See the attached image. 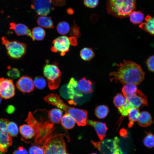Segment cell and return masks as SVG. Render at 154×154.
Returning a JSON list of instances; mask_svg holds the SVG:
<instances>
[{
    "mask_svg": "<svg viewBox=\"0 0 154 154\" xmlns=\"http://www.w3.org/2000/svg\"><path fill=\"white\" fill-rule=\"evenodd\" d=\"M77 43V40L75 37L61 36L53 40L51 50L53 52L59 53L60 55L63 56L69 51L70 45L76 46Z\"/></svg>",
    "mask_w": 154,
    "mask_h": 154,
    "instance_id": "obj_8",
    "label": "cell"
},
{
    "mask_svg": "<svg viewBox=\"0 0 154 154\" xmlns=\"http://www.w3.org/2000/svg\"><path fill=\"white\" fill-rule=\"evenodd\" d=\"M7 129L11 137H16L18 135V127L15 122L9 121L7 126Z\"/></svg>",
    "mask_w": 154,
    "mask_h": 154,
    "instance_id": "obj_34",
    "label": "cell"
},
{
    "mask_svg": "<svg viewBox=\"0 0 154 154\" xmlns=\"http://www.w3.org/2000/svg\"><path fill=\"white\" fill-rule=\"evenodd\" d=\"M33 145L29 149V154H44V150L42 147Z\"/></svg>",
    "mask_w": 154,
    "mask_h": 154,
    "instance_id": "obj_38",
    "label": "cell"
},
{
    "mask_svg": "<svg viewBox=\"0 0 154 154\" xmlns=\"http://www.w3.org/2000/svg\"><path fill=\"white\" fill-rule=\"evenodd\" d=\"M126 98L121 93H118L114 98L113 102L115 106L119 108L122 106L125 103Z\"/></svg>",
    "mask_w": 154,
    "mask_h": 154,
    "instance_id": "obj_35",
    "label": "cell"
},
{
    "mask_svg": "<svg viewBox=\"0 0 154 154\" xmlns=\"http://www.w3.org/2000/svg\"><path fill=\"white\" fill-rule=\"evenodd\" d=\"M32 35L35 39L37 40H41L44 38L46 32L44 30L40 27H35L32 30Z\"/></svg>",
    "mask_w": 154,
    "mask_h": 154,
    "instance_id": "obj_30",
    "label": "cell"
},
{
    "mask_svg": "<svg viewBox=\"0 0 154 154\" xmlns=\"http://www.w3.org/2000/svg\"><path fill=\"white\" fill-rule=\"evenodd\" d=\"M8 70L7 75L9 78L12 79H15L20 77V72L17 68H11L10 66H8Z\"/></svg>",
    "mask_w": 154,
    "mask_h": 154,
    "instance_id": "obj_37",
    "label": "cell"
},
{
    "mask_svg": "<svg viewBox=\"0 0 154 154\" xmlns=\"http://www.w3.org/2000/svg\"><path fill=\"white\" fill-rule=\"evenodd\" d=\"M129 16L131 22L134 24H141L144 19L143 13L140 11H133Z\"/></svg>",
    "mask_w": 154,
    "mask_h": 154,
    "instance_id": "obj_25",
    "label": "cell"
},
{
    "mask_svg": "<svg viewBox=\"0 0 154 154\" xmlns=\"http://www.w3.org/2000/svg\"><path fill=\"white\" fill-rule=\"evenodd\" d=\"M146 135L143 140L144 145L149 149L154 147V135L150 132H146Z\"/></svg>",
    "mask_w": 154,
    "mask_h": 154,
    "instance_id": "obj_32",
    "label": "cell"
},
{
    "mask_svg": "<svg viewBox=\"0 0 154 154\" xmlns=\"http://www.w3.org/2000/svg\"><path fill=\"white\" fill-rule=\"evenodd\" d=\"M92 82L85 78H83L78 82V87L79 90L85 94H89L93 90Z\"/></svg>",
    "mask_w": 154,
    "mask_h": 154,
    "instance_id": "obj_20",
    "label": "cell"
},
{
    "mask_svg": "<svg viewBox=\"0 0 154 154\" xmlns=\"http://www.w3.org/2000/svg\"><path fill=\"white\" fill-rule=\"evenodd\" d=\"M134 108L132 104L126 98V101L124 104L121 107L118 108V111L123 116H127L130 110Z\"/></svg>",
    "mask_w": 154,
    "mask_h": 154,
    "instance_id": "obj_33",
    "label": "cell"
},
{
    "mask_svg": "<svg viewBox=\"0 0 154 154\" xmlns=\"http://www.w3.org/2000/svg\"><path fill=\"white\" fill-rule=\"evenodd\" d=\"M63 112L58 108H53L48 112L49 121L53 123L58 124L62 117Z\"/></svg>",
    "mask_w": 154,
    "mask_h": 154,
    "instance_id": "obj_21",
    "label": "cell"
},
{
    "mask_svg": "<svg viewBox=\"0 0 154 154\" xmlns=\"http://www.w3.org/2000/svg\"><path fill=\"white\" fill-rule=\"evenodd\" d=\"M92 144L100 152L101 154H114L115 142L114 139H106L101 141L94 142L92 141Z\"/></svg>",
    "mask_w": 154,
    "mask_h": 154,
    "instance_id": "obj_12",
    "label": "cell"
},
{
    "mask_svg": "<svg viewBox=\"0 0 154 154\" xmlns=\"http://www.w3.org/2000/svg\"><path fill=\"white\" fill-rule=\"evenodd\" d=\"M56 30L58 33L62 35H65L68 33L70 31V27L69 24L65 21H61L57 25Z\"/></svg>",
    "mask_w": 154,
    "mask_h": 154,
    "instance_id": "obj_31",
    "label": "cell"
},
{
    "mask_svg": "<svg viewBox=\"0 0 154 154\" xmlns=\"http://www.w3.org/2000/svg\"><path fill=\"white\" fill-rule=\"evenodd\" d=\"M15 93V87L12 80L0 78V96L5 99H9L13 97Z\"/></svg>",
    "mask_w": 154,
    "mask_h": 154,
    "instance_id": "obj_11",
    "label": "cell"
},
{
    "mask_svg": "<svg viewBox=\"0 0 154 154\" xmlns=\"http://www.w3.org/2000/svg\"><path fill=\"white\" fill-rule=\"evenodd\" d=\"M3 153L0 151V154H2Z\"/></svg>",
    "mask_w": 154,
    "mask_h": 154,
    "instance_id": "obj_51",
    "label": "cell"
},
{
    "mask_svg": "<svg viewBox=\"0 0 154 154\" xmlns=\"http://www.w3.org/2000/svg\"><path fill=\"white\" fill-rule=\"evenodd\" d=\"M146 63L149 70L154 72V55L150 56Z\"/></svg>",
    "mask_w": 154,
    "mask_h": 154,
    "instance_id": "obj_41",
    "label": "cell"
},
{
    "mask_svg": "<svg viewBox=\"0 0 154 154\" xmlns=\"http://www.w3.org/2000/svg\"><path fill=\"white\" fill-rule=\"evenodd\" d=\"M37 23L39 26L46 29H52L54 27L53 21L49 17L40 16L37 19Z\"/></svg>",
    "mask_w": 154,
    "mask_h": 154,
    "instance_id": "obj_22",
    "label": "cell"
},
{
    "mask_svg": "<svg viewBox=\"0 0 154 154\" xmlns=\"http://www.w3.org/2000/svg\"><path fill=\"white\" fill-rule=\"evenodd\" d=\"M25 121L33 129L35 133V144L43 143L45 141L52 135L54 129V123L49 121L42 123L38 121L31 112L28 113Z\"/></svg>",
    "mask_w": 154,
    "mask_h": 154,
    "instance_id": "obj_3",
    "label": "cell"
},
{
    "mask_svg": "<svg viewBox=\"0 0 154 154\" xmlns=\"http://www.w3.org/2000/svg\"><path fill=\"white\" fill-rule=\"evenodd\" d=\"M69 99L76 100L83 96V94L78 87V82L74 78H71L67 84Z\"/></svg>",
    "mask_w": 154,
    "mask_h": 154,
    "instance_id": "obj_15",
    "label": "cell"
},
{
    "mask_svg": "<svg viewBox=\"0 0 154 154\" xmlns=\"http://www.w3.org/2000/svg\"><path fill=\"white\" fill-rule=\"evenodd\" d=\"M116 71L110 73L111 81L119 82L123 84L131 83L139 84L144 79L145 72L141 66L131 61H125L116 65Z\"/></svg>",
    "mask_w": 154,
    "mask_h": 154,
    "instance_id": "obj_1",
    "label": "cell"
},
{
    "mask_svg": "<svg viewBox=\"0 0 154 154\" xmlns=\"http://www.w3.org/2000/svg\"><path fill=\"white\" fill-rule=\"evenodd\" d=\"M139 110L138 108H133L129 110V122L128 127L129 128L132 127L134 123L137 121L140 115Z\"/></svg>",
    "mask_w": 154,
    "mask_h": 154,
    "instance_id": "obj_27",
    "label": "cell"
},
{
    "mask_svg": "<svg viewBox=\"0 0 154 154\" xmlns=\"http://www.w3.org/2000/svg\"><path fill=\"white\" fill-rule=\"evenodd\" d=\"M52 4L55 6L61 7L66 5V0H51Z\"/></svg>",
    "mask_w": 154,
    "mask_h": 154,
    "instance_id": "obj_44",
    "label": "cell"
},
{
    "mask_svg": "<svg viewBox=\"0 0 154 154\" xmlns=\"http://www.w3.org/2000/svg\"><path fill=\"white\" fill-rule=\"evenodd\" d=\"M9 26V28L14 31L17 36L27 35L30 37L33 41H35V39L32 35V32L25 25L12 22L10 23Z\"/></svg>",
    "mask_w": 154,
    "mask_h": 154,
    "instance_id": "obj_16",
    "label": "cell"
},
{
    "mask_svg": "<svg viewBox=\"0 0 154 154\" xmlns=\"http://www.w3.org/2000/svg\"><path fill=\"white\" fill-rule=\"evenodd\" d=\"M34 86L39 89H42L46 87V82L44 78L40 76H37L34 80Z\"/></svg>",
    "mask_w": 154,
    "mask_h": 154,
    "instance_id": "obj_36",
    "label": "cell"
},
{
    "mask_svg": "<svg viewBox=\"0 0 154 154\" xmlns=\"http://www.w3.org/2000/svg\"><path fill=\"white\" fill-rule=\"evenodd\" d=\"M16 86L18 89L24 93H29L34 89V85L33 79L26 76H23L17 82Z\"/></svg>",
    "mask_w": 154,
    "mask_h": 154,
    "instance_id": "obj_14",
    "label": "cell"
},
{
    "mask_svg": "<svg viewBox=\"0 0 154 154\" xmlns=\"http://www.w3.org/2000/svg\"><path fill=\"white\" fill-rule=\"evenodd\" d=\"M51 0H32L31 8L37 15L46 16L52 10Z\"/></svg>",
    "mask_w": 154,
    "mask_h": 154,
    "instance_id": "obj_10",
    "label": "cell"
},
{
    "mask_svg": "<svg viewBox=\"0 0 154 154\" xmlns=\"http://www.w3.org/2000/svg\"><path fill=\"white\" fill-rule=\"evenodd\" d=\"M60 93L61 96L66 99H69L68 92L67 84L62 85L60 90Z\"/></svg>",
    "mask_w": 154,
    "mask_h": 154,
    "instance_id": "obj_42",
    "label": "cell"
},
{
    "mask_svg": "<svg viewBox=\"0 0 154 154\" xmlns=\"http://www.w3.org/2000/svg\"><path fill=\"white\" fill-rule=\"evenodd\" d=\"M109 112L108 106L105 105H101L97 106L95 110V114L96 116L99 119L105 118Z\"/></svg>",
    "mask_w": 154,
    "mask_h": 154,
    "instance_id": "obj_28",
    "label": "cell"
},
{
    "mask_svg": "<svg viewBox=\"0 0 154 154\" xmlns=\"http://www.w3.org/2000/svg\"><path fill=\"white\" fill-rule=\"evenodd\" d=\"M94 53L93 50L90 48L85 47L82 48L80 52L81 58L86 61H90L94 56Z\"/></svg>",
    "mask_w": 154,
    "mask_h": 154,
    "instance_id": "obj_29",
    "label": "cell"
},
{
    "mask_svg": "<svg viewBox=\"0 0 154 154\" xmlns=\"http://www.w3.org/2000/svg\"><path fill=\"white\" fill-rule=\"evenodd\" d=\"M12 154H28V153L25 148L20 146L15 150Z\"/></svg>",
    "mask_w": 154,
    "mask_h": 154,
    "instance_id": "obj_45",
    "label": "cell"
},
{
    "mask_svg": "<svg viewBox=\"0 0 154 154\" xmlns=\"http://www.w3.org/2000/svg\"><path fill=\"white\" fill-rule=\"evenodd\" d=\"M44 154H69L62 134L52 135L45 141Z\"/></svg>",
    "mask_w": 154,
    "mask_h": 154,
    "instance_id": "obj_5",
    "label": "cell"
},
{
    "mask_svg": "<svg viewBox=\"0 0 154 154\" xmlns=\"http://www.w3.org/2000/svg\"><path fill=\"white\" fill-rule=\"evenodd\" d=\"M135 0H108L106 9L108 13L122 18L129 16L136 7Z\"/></svg>",
    "mask_w": 154,
    "mask_h": 154,
    "instance_id": "obj_4",
    "label": "cell"
},
{
    "mask_svg": "<svg viewBox=\"0 0 154 154\" xmlns=\"http://www.w3.org/2000/svg\"><path fill=\"white\" fill-rule=\"evenodd\" d=\"M99 3L98 0H84V3L86 7L89 8L96 7Z\"/></svg>",
    "mask_w": 154,
    "mask_h": 154,
    "instance_id": "obj_40",
    "label": "cell"
},
{
    "mask_svg": "<svg viewBox=\"0 0 154 154\" xmlns=\"http://www.w3.org/2000/svg\"><path fill=\"white\" fill-rule=\"evenodd\" d=\"M45 101L61 109L69 114L79 126H84L87 123V112L84 109L69 106L65 103L57 94L51 93L46 96Z\"/></svg>",
    "mask_w": 154,
    "mask_h": 154,
    "instance_id": "obj_2",
    "label": "cell"
},
{
    "mask_svg": "<svg viewBox=\"0 0 154 154\" xmlns=\"http://www.w3.org/2000/svg\"><path fill=\"white\" fill-rule=\"evenodd\" d=\"M137 85L131 83L124 84L122 91L124 96L126 98L127 96L135 94L137 89Z\"/></svg>",
    "mask_w": 154,
    "mask_h": 154,
    "instance_id": "obj_26",
    "label": "cell"
},
{
    "mask_svg": "<svg viewBox=\"0 0 154 154\" xmlns=\"http://www.w3.org/2000/svg\"><path fill=\"white\" fill-rule=\"evenodd\" d=\"M90 154H98V153H92Z\"/></svg>",
    "mask_w": 154,
    "mask_h": 154,
    "instance_id": "obj_50",
    "label": "cell"
},
{
    "mask_svg": "<svg viewBox=\"0 0 154 154\" xmlns=\"http://www.w3.org/2000/svg\"><path fill=\"white\" fill-rule=\"evenodd\" d=\"M115 142V151L114 154H123V151L120 146V140L117 137L114 138Z\"/></svg>",
    "mask_w": 154,
    "mask_h": 154,
    "instance_id": "obj_39",
    "label": "cell"
},
{
    "mask_svg": "<svg viewBox=\"0 0 154 154\" xmlns=\"http://www.w3.org/2000/svg\"><path fill=\"white\" fill-rule=\"evenodd\" d=\"M19 131L22 136L26 139H32L35 136L33 128L29 124H24L21 125Z\"/></svg>",
    "mask_w": 154,
    "mask_h": 154,
    "instance_id": "obj_23",
    "label": "cell"
},
{
    "mask_svg": "<svg viewBox=\"0 0 154 154\" xmlns=\"http://www.w3.org/2000/svg\"><path fill=\"white\" fill-rule=\"evenodd\" d=\"M15 108L13 106L9 105L6 108V111L8 114H11L15 112Z\"/></svg>",
    "mask_w": 154,
    "mask_h": 154,
    "instance_id": "obj_46",
    "label": "cell"
},
{
    "mask_svg": "<svg viewBox=\"0 0 154 154\" xmlns=\"http://www.w3.org/2000/svg\"><path fill=\"white\" fill-rule=\"evenodd\" d=\"M1 40L5 47L8 54L12 59H20L25 54L27 51L25 44L17 40L10 41L5 37H2Z\"/></svg>",
    "mask_w": 154,
    "mask_h": 154,
    "instance_id": "obj_7",
    "label": "cell"
},
{
    "mask_svg": "<svg viewBox=\"0 0 154 154\" xmlns=\"http://www.w3.org/2000/svg\"><path fill=\"white\" fill-rule=\"evenodd\" d=\"M119 134L121 136L124 138L127 137V131L124 129H122L120 130Z\"/></svg>",
    "mask_w": 154,
    "mask_h": 154,
    "instance_id": "obj_47",
    "label": "cell"
},
{
    "mask_svg": "<svg viewBox=\"0 0 154 154\" xmlns=\"http://www.w3.org/2000/svg\"><path fill=\"white\" fill-rule=\"evenodd\" d=\"M137 121L140 126L147 127L151 124L152 122V117L150 114L148 112L142 111L140 113Z\"/></svg>",
    "mask_w": 154,
    "mask_h": 154,
    "instance_id": "obj_19",
    "label": "cell"
},
{
    "mask_svg": "<svg viewBox=\"0 0 154 154\" xmlns=\"http://www.w3.org/2000/svg\"><path fill=\"white\" fill-rule=\"evenodd\" d=\"M79 27L76 25L74 24L71 29L70 35L75 37H78L79 36Z\"/></svg>",
    "mask_w": 154,
    "mask_h": 154,
    "instance_id": "obj_43",
    "label": "cell"
},
{
    "mask_svg": "<svg viewBox=\"0 0 154 154\" xmlns=\"http://www.w3.org/2000/svg\"><path fill=\"white\" fill-rule=\"evenodd\" d=\"M87 123L88 125L94 128L100 140L102 141L106 136V131L108 129L106 123L90 120H87Z\"/></svg>",
    "mask_w": 154,
    "mask_h": 154,
    "instance_id": "obj_17",
    "label": "cell"
},
{
    "mask_svg": "<svg viewBox=\"0 0 154 154\" xmlns=\"http://www.w3.org/2000/svg\"><path fill=\"white\" fill-rule=\"evenodd\" d=\"M75 121L68 114L66 113L62 117L61 123L63 127L66 129H71L74 126Z\"/></svg>",
    "mask_w": 154,
    "mask_h": 154,
    "instance_id": "obj_24",
    "label": "cell"
},
{
    "mask_svg": "<svg viewBox=\"0 0 154 154\" xmlns=\"http://www.w3.org/2000/svg\"><path fill=\"white\" fill-rule=\"evenodd\" d=\"M9 122L7 119L0 118V151L3 153H6L12 144V139L7 129Z\"/></svg>",
    "mask_w": 154,
    "mask_h": 154,
    "instance_id": "obj_9",
    "label": "cell"
},
{
    "mask_svg": "<svg viewBox=\"0 0 154 154\" xmlns=\"http://www.w3.org/2000/svg\"><path fill=\"white\" fill-rule=\"evenodd\" d=\"M139 27L143 30L154 35V16H147L145 21L140 24Z\"/></svg>",
    "mask_w": 154,
    "mask_h": 154,
    "instance_id": "obj_18",
    "label": "cell"
},
{
    "mask_svg": "<svg viewBox=\"0 0 154 154\" xmlns=\"http://www.w3.org/2000/svg\"><path fill=\"white\" fill-rule=\"evenodd\" d=\"M43 73L50 90H54L58 87L62 73L56 64H46L43 68Z\"/></svg>",
    "mask_w": 154,
    "mask_h": 154,
    "instance_id": "obj_6",
    "label": "cell"
},
{
    "mask_svg": "<svg viewBox=\"0 0 154 154\" xmlns=\"http://www.w3.org/2000/svg\"><path fill=\"white\" fill-rule=\"evenodd\" d=\"M1 98L0 96V104L1 103Z\"/></svg>",
    "mask_w": 154,
    "mask_h": 154,
    "instance_id": "obj_49",
    "label": "cell"
},
{
    "mask_svg": "<svg viewBox=\"0 0 154 154\" xmlns=\"http://www.w3.org/2000/svg\"><path fill=\"white\" fill-rule=\"evenodd\" d=\"M66 12L68 14L71 15L73 14L74 13V11L73 9L70 8H69L67 9Z\"/></svg>",
    "mask_w": 154,
    "mask_h": 154,
    "instance_id": "obj_48",
    "label": "cell"
},
{
    "mask_svg": "<svg viewBox=\"0 0 154 154\" xmlns=\"http://www.w3.org/2000/svg\"><path fill=\"white\" fill-rule=\"evenodd\" d=\"M126 98L132 104L134 108L139 109L148 105L146 97L139 89L135 94Z\"/></svg>",
    "mask_w": 154,
    "mask_h": 154,
    "instance_id": "obj_13",
    "label": "cell"
}]
</instances>
